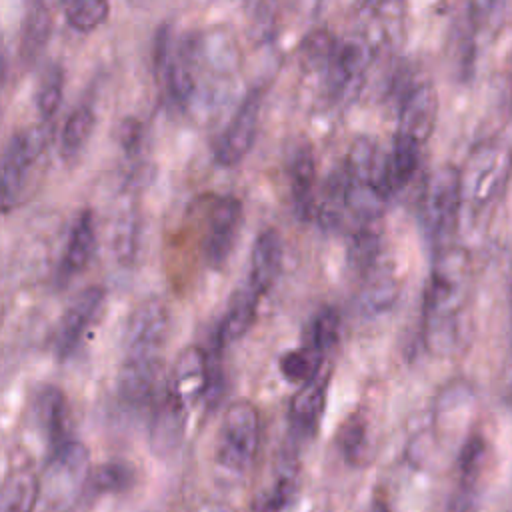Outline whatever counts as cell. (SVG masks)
<instances>
[{"mask_svg":"<svg viewBox=\"0 0 512 512\" xmlns=\"http://www.w3.org/2000/svg\"><path fill=\"white\" fill-rule=\"evenodd\" d=\"M470 276V256L464 248L446 246L436 252L424 292V338L438 354H450L464 342Z\"/></svg>","mask_w":512,"mask_h":512,"instance_id":"6da1fadb","label":"cell"},{"mask_svg":"<svg viewBox=\"0 0 512 512\" xmlns=\"http://www.w3.org/2000/svg\"><path fill=\"white\" fill-rule=\"evenodd\" d=\"M90 454L78 440L50 450L40 478V500L46 512H72L90 484Z\"/></svg>","mask_w":512,"mask_h":512,"instance_id":"7a4b0ae2","label":"cell"},{"mask_svg":"<svg viewBox=\"0 0 512 512\" xmlns=\"http://www.w3.org/2000/svg\"><path fill=\"white\" fill-rule=\"evenodd\" d=\"M512 172V150L506 144H478L460 170L462 206L474 214L492 208L504 194Z\"/></svg>","mask_w":512,"mask_h":512,"instance_id":"3957f363","label":"cell"},{"mask_svg":"<svg viewBox=\"0 0 512 512\" xmlns=\"http://www.w3.org/2000/svg\"><path fill=\"white\" fill-rule=\"evenodd\" d=\"M460 208V170L450 164L436 168L428 176L420 200V222L426 238L436 246V252L450 246L446 242L456 232Z\"/></svg>","mask_w":512,"mask_h":512,"instance_id":"277c9868","label":"cell"},{"mask_svg":"<svg viewBox=\"0 0 512 512\" xmlns=\"http://www.w3.org/2000/svg\"><path fill=\"white\" fill-rule=\"evenodd\" d=\"M260 442V418L258 410L248 400L232 402L222 418L216 462L230 472H246L254 462Z\"/></svg>","mask_w":512,"mask_h":512,"instance_id":"5b68a950","label":"cell"},{"mask_svg":"<svg viewBox=\"0 0 512 512\" xmlns=\"http://www.w3.org/2000/svg\"><path fill=\"white\" fill-rule=\"evenodd\" d=\"M48 142L44 126H30L14 132L2 154V208L8 212L22 190L28 168L42 154Z\"/></svg>","mask_w":512,"mask_h":512,"instance_id":"8992f818","label":"cell"},{"mask_svg":"<svg viewBox=\"0 0 512 512\" xmlns=\"http://www.w3.org/2000/svg\"><path fill=\"white\" fill-rule=\"evenodd\" d=\"M168 334V310L162 300H146L138 304L126 324L124 360L162 362L160 350Z\"/></svg>","mask_w":512,"mask_h":512,"instance_id":"52a82bcc","label":"cell"},{"mask_svg":"<svg viewBox=\"0 0 512 512\" xmlns=\"http://www.w3.org/2000/svg\"><path fill=\"white\" fill-rule=\"evenodd\" d=\"M260 106H262V92L252 88L236 108L234 116L230 118L226 130L222 132L214 158L222 166L238 164L252 148L256 140L258 120H260Z\"/></svg>","mask_w":512,"mask_h":512,"instance_id":"ba28073f","label":"cell"},{"mask_svg":"<svg viewBox=\"0 0 512 512\" xmlns=\"http://www.w3.org/2000/svg\"><path fill=\"white\" fill-rule=\"evenodd\" d=\"M240 222H242V202L232 194L218 196L210 206L206 232L202 240L204 258L210 266L220 268L228 260L240 230Z\"/></svg>","mask_w":512,"mask_h":512,"instance_id":"9c48e42d","label":"cell"},{"mask_svg":"<svg viewBox=\"0 0 512 512\" xmlns=\"http://www.w3.org/2000/svg\"><path fill=\"white\" fill-rule=\"evenodd\" d=\"M102 302H104L102 286H88L70 302L54 334V354L58 356V360H66L74 354L86 330L94 322Z\"/></svg>","mask_w":512,"mask_h":512,"instance_id":"30bf717a","label":"cell"},{"mask_svg":"<svg viewBox=\"0 0 512 512\" xmlns=\"http://www.w3.org/2000/svg\"><path fill=\"white\" fill-rule=\"evenodd\" d=\"M438 118V92L432 82H420L412 86L400 102L398 114V132L404 138H410L416 144H424Z\"/></svg>","mask_w":512,"mask_h":512,"instance_id":"8fae6325","label":"cell"},{"mask_svg":"<svg viewBox=\"0 0 512 512\" xmlns=\"http://www.w3.org/2000/svg\"><path fill=\"white\" fill-rule=\"evenodd\" d=\"M372 48L364 36H346L338 40L334 56L328 64V80L334 94L350 92L366 74Z\"/></svg>","mask_w":512,"mask_h":512,"instance_id":"7c38bea8","label":"cell"},{"mask_svg":"<svg viewBox=\"0 0 512 512\" xmlns=\"http://www.w3.org/2000/svg\"><path fill=\"white\" fill-rule=\"evenodd\" d=\"M486 458V442L472 434L458 454V486L448 500V512H476L478 508V476Z\"/></svg>","mask_w":512,"mask_h":512,"instance_id":"4fadbf2b","label":"cell"},{"mask_svg":"<svg viewBox=\"0 0 512 512\" xmlns=\"http://www.w3.org/2000/svg\"><path fill=\"white\" fill-rule=\"evenodd\" d=\"M34 424L44 434L50 450L62 446L70 438V418L64 392L54 384H44L34 392L32 398Z\"/></svg>","mask_w":512,"mask_h":512,"instance_id":"5bb4252c","label":"cell"},{"mask_svg":"<svg viewBox=\"0 0 512 512\" xmlns=\"http://www.w3.org/2000/svg\"><path fill=\"white\" fill-rule=\"evenodd\" d=\"M208 386V354L200 346L184 348L172 368L168 390L188 408L204 400Z\"/></svg>","mask_w":512,"mask_h":512,"instance_id":"9a60e30c","label":"cell"},{"mask_svg":"<svg viewBox=\"0 0 512 512\" xmlns=\"http://www.w3.org/2000/svg\"><path fill=\"white\" fill-rule=\"evenodd\" d=\"M186 410L188 408L166 388L150 420V448L156 456H168L178 448L184 436Z\"/></svg>","mask_w":512,"mask_h":512,"instance_id":"2e32d148","label":"cell"},{"mask_svg":"<svg viewBox=\"0 0 512 512\" xmlns=\"http://www.w3.org/2000/svg\"><path fill=\"white\" fill-rule=\"evenodd\" d=\"M420 144L404 138L400 134L394 136L392 150L384 154L378 170V186L390 198L400 192L416 174L420 166Z\"/></svg>","mask_w":512,"mask_h":512,"instance_id":"e0dca14e","label":"cell"},{"mask_svg":"<svg viewBox=\"0 0 512 512\" xmlns=\"http://www.w3.org/2000/svg\"><path fill=\"white\" fill-rule=\"evenodd\" d=\"M328 394V374H318L310 382L302 384L290 402V426L300 438L314 436L318 422L322 418Z\"/></svg>","mask_w":512,"mask_h":512,"instance_id":"ac0fdd59","label":"cell"},{"mask_svg":"<svg viewBox=\"0 0 512 512\" xmlns=\"http://www.w3.org/2000/svg\"><path fill=\"white\" fill-rule=\"evenodd\" d=\"M282 266V238L274 228L258 234L250 254V274L246 284L264 296L276 282Z\"/></svg>","mask_w":512,"mask_h":512,"instance_id":"d6986e66","label":"cell"},{"mask_svg":"<svg viewBox=\"0 0 512 512\" xmlns=\"http://www.w3.org/2000/svg\"><path fill=\"white\" fill-rule=\"evenodd\" d=\"M288 174L294 210L300 220H310L312 214H316V160L308 144H302L294 150L288 164Z\"/></svg>","mask_w":512,"mask_h":512,"instance_id":"ffe728a7","label":"cell"},{"mask_svg":"<svg viewBox=\"0 0 512 512\" xmlns=\"http://www.w3.org/2000/svg\"><path fill=\"white\" fill-rule=\"evenodd\" d=\"M96 250V232L90 210H82L68 234V242L60 260L58 276L60 282H68L72 276L82 272Z\"/></svg>","mask_w":512,"mask_h":512,"instance_id":"44dd1931","label":"cell"},{"mask_svg":"<svg viewBox=\"0 0 512 512\" xmlns=\"http://www.w3.org/2000/svg\"><path fill=\"white\" fill-rule=\"evenodd\" d=\"M260 298L262 296L254 288H250L248 284H244L242 288H238L232 294L230 304L226 308V314L214 330V336L218 338V342L222 346L242 338L250 330V326L256 320Z\"/></svg>","mask_w":512,"mask_h":512,"instance_id":"7402d4cb","label":"cell"},{"mask_svg":"<svg viewBox=\"0 0 512 512\" xmlns=\"http://www.w3.org/2000/svg\"><path fill=\"white\" fill-rule=\"evenodd\" d=\"M162 362L124 360L118 376L120 398L128 406H144L156 396V384Z\"/></svg>","mask_w":512,"mask_h":512,"instance_id":"603a6c76","label":"cell"},{"mask_svg":"<svg viewBox=\"0 0 512 512\" xmlns=\"http://www.w3.org/2000/svg\"><path fill=\"white\" fill-rule=\"evenodd\" d=\"M348 186H350V176H348L346 164L336 166L324 178L320 188V200L316 206V216L322 226L332 228L340 224L342 214L348 210Z\"/></svg>","mask_w":512,"mask_h":512,"instance_id":"cb8c5ba5","label":"cell"},{"mask_svg":"<svg viewBox=\"0 0 512 512\" xmlns=\"http://www.w3.org/2000/svg\"><path fill=\"white\" fill-rule=\"evenodd\" d=\"M40 500V478L32 470H14L4 478L0 512H34Z\"/></svg>","mask_w":512,"mask_h":512,"instance_id":"d4e9b609","label":"cell"},{"mask_svg":"<svg viewBox=\"0 0 512 512\" xmlns=\"http://www.w3.org/2000/svg\"><path fill=\"white\" fill-rule=\"evenodd\" d=\"M52 24V12L44 2H36L28 8L20 34V54L26 62H34L42 54L46 42L50 40Z\"/></svg>","mask_w":512,"mask_h":512,"instance_id":"484cf974","label":"cell"},{"mask_svg":"<svg viewBox=\"0 0 512 512\" xmlns=\"http://www.w3.org/2000/svg\"><path fill=\"white\" fill-rule=\"evenodd\" d=\"M322 360H324L322 352H318L316 348H312L308 344H302L294 350L284 352L280 356L278 368H280V374L288 382H294V384L302 386V384L310 382L312 378H316L320 374Z\"/></svg>","mask_w":512,"mask_h":512,"instance_id":"4316f807","label":"cell"},{"mask_svg":"<svg viewBox=\"0 0 512 512\" xmlns=\"http://www.w3.org/2000/svg\"><path fill=\"white\" fill-rule=\"evenodd\" d=\"M298 486V468L292 458H286L282 462L280 472L274 478V484L270 490L258 500L256 510L258 512H282L294 498Z\"/></svg>","mask_w":512,"mask_h":512,"instance_id":"83f0119b","label":"cell"},{"mask_svg":"<svg viewBox=\"0 0 512 512\" xmlns=\"http://www.w3.org/2000/svg\"><path fill=\"white\" fill-rule=\"evenodd\" d=\"M94 122H96V118L88 104H80L68 114L64 128H62V136H60L62 156L74 158L82 150V146L86 144V140L92 134Z\"/></svg>","mask_w":512,"mask_h":512,"instance_id":"f1b7e54d","label":"cell"},{"mask_svg":"<svg viewBox=\"0 0 512 512\" xmlns=\"http://www.w3.org/2000/svg\"><path fill=\"white\" fill-rule=\"evenodd\" d=\"M336 444L348 464H362L368 454V424L358 414L350 416L338 430Z\"/></svg>","mask_w":512,"mask_h":512,"instance_id":"f546056e","label":"cell"},{"mask_svg":"<svg viewBox=\"0 0 512 512\" xmlns=\"http://www.w3.org/2000/svg\"><path fill=\"white\" fill-rule=\"evenodd\" d=\"M134 468L122 460H110L92 470L90 488L96 494H120L132 488L134 484Z\"/></svg>","mask_w":512,"mask_h":512,"instance_id":"4dcf8cb0","label":"cell"},{"mask_svg":"<svg viewBox=\"0 0 512 512\" xmlns=\"http://www.w3.org/2000/svg\"><path fill=\"white\" fill-rule=\"evenodd\" d=\"M340 332V316L338 310L332 306H322L310 320L306 330V342L308 346L316 348L318 352L326 354L336 342Z\"/></svg>","mask_w":512,"mask_h":512,"instance_id":"1f68e13d","label":"cell"},{"mask_svg":"<svg viewBox=\"0 0 512 512\" xmlns=\"http://www.w3.org/2000/svg\"><path fill=\"white\" fill-rule=\"evenodd\" d=\"M110 12V4L104 0H82V2H68L64 6V16L70 28L78 32H90L98 28Z\"/></svg>","mask_w":512,"mask_h":512,"instance_id":"d6a6232c","label":"cell"},{"mask_svg":"<svg viewBox=\"0 0 512 512\" xmlns=\"http://www.w3.org/2000/svg\"><path fill=\"white\" fill-rule=\"evenodd\" d=\"M398 298V282L392 274H378L364 288L360 304L366 312H382L390 308Z\"/></svg>","mask_w":512,"mask_h":512,"instance_id":"836d02e7","label":"cell"},{"mask_svg":"<svg viewBox=\"0 0 512 512\" xmlns=\"http://www.w3.org/2000/svg\"><path fill=\"white\" fill-rule=\"evenodd\" d=\"M62 92H64V74L60 66H52L44 72L40 86L36 90V108L42 114V118L54 116L62 102Z\"/></svg>","mask_w":512,"mask_h":512,"instance_id":"e575fe53","label":"cell"},{"mask_svg":"<svg viewBox=\"0 0 512 512\" xmlns=\"http://www.w3.org/2000/svg\"><path fill=\"white\" fill-rule=\"evenodd\" d=\"M380 250V242H378V234H374L370 228H360L358 232H354V236L350 238L348 244V262L354 270L366 272L374 266L376 256Z\"/></svg>","mask_w":512,"mask_h":512,"instance_id":"d590c367","label":"cell"},{"mask_svg":"<svg viewBox=\"0 0 512 512\" xmlns=\"http://www.w3.org/2000/svg\"><path fill=\"white\" fill-rule=\"evenodd\" d=\"M336 44H338V40L328 30H314L302 42L304 64H310V66H316V68L318 66L328 68V64L334 56Z\"/></svg>","mask_w":512,"mask_h":512,"instance_id":"8d00e7d4","label":"cell"},{"mask_svg":"<svg viewBox=\"0 0 512 512\" xmlns=\"http://www.w3.org/2000/svg\"><path fill=\"white\" fill-rule=\"evenodd\" d=\"M136 232H138V220H136L134 212H126L116 222V228H114V252L124 262L134 258Z\"/></svg>","mask_w":512,"mask_h":512,"instance_id":"74e56055","label":"cell"},{"mask_svg":"<svg viewBox=\"0 0 512 512\" xmlns=\"http://www.w3.org/2000/svg\"><path fill=\"white\" fill-rule=\"evenodd\" d=\"M196 512H232V508H228L224 504H218V502H212V504H206V506L198 508Z\"/></svg>","mask_w":512,"mask_h":512,"instance_id":"f35d334b","label":"cell"},{"mask_svg":"<svg viewBox=\"0 0 512 512\" xmlns=\"http://www.w3.org/2000/svg\"><path fill=\"white\" fill-rule=\"evenodd\" d=\"M366 512H388V506H386L384 502L376 500V502H372V504H370V508H368Z\"/></svg>","mask_w":512,"mask_h":512,"instance_id":"ab89813d","label":"cell"},{"mask_svg":"<svg viewBox=\"0 0 512 512\" xmlns=\"http://www.w3.org/2000/svg\"><path fill=\"white\" fill-rule=\"evenodd\" d=\"M510 400H512V384H510Z\"/></svg>","mask_w":512,"mask_h":512,"instance_id":"60d3db41","label":"cell"}]
</instances>
